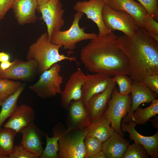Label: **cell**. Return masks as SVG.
<instances>
[{"label":"cell","mask_w":158,"mask_h":158,"mask_svg":"<svg viewBox=\"0 0 158 158\" xmlns=\"http://www.w3.org/2000/svg\"><path fill=\"white\" fill-rule=\"evenodd\" d=\"M84 13L77 11L73 16V19L70 28L67 30H61L54 32L51 36V41L53 44L63 47L65 49L74 50L77 43L83 40H92L97 36L95 33L85 32V28H80L79 25L80 20Z\"/></svg>","instance_id":"cell-5"},{"label":"cell","mask_w":158,"mask_h":158,"mask_svg":"<svg viewBox=\"0 0 158 158\" xmlns=\"http://www.w3.org/2000/svg\"><path fill=\"white\" fill-rule=\"evenodd\" d=\"M15 0H0V21L3 19L9 10L12 9Z\"/></svg>","instance_id":"cell-36"},{"label":"cell","mask_w":158,"mask_h":158,"mask_svg":"<svg viewBox=\"0 0 158 158\" xmlns=\"http://www.w3.org/2000/svg\"><path fill=\"white\" fill-rule=\"evenodd\" d=\"M111 122L103 115L91 122L88 127V131L85 138L95 137L102 143L107 140L114 132L111 126Z\"/></svg>","instance_id":"cell-23"},{"label":"cell","mask_w":158,"mask_h":158,"mask_svg":"<svg viewBox=\"0 0 158 158\" xmlns=\"http://www.w3.org/2000/svg\"><path fill=\"white\" fill-rule=\"evenodd\" d=\"M44 136L46 139V146L39 158H58L59 136L53 135L52 137H50L48 134L46 133Z\"/></svg>","instance_id":"cell-27"},{"label":"cell","mask_w":158,"mask_h":158,"mask_svg":"<svg viewBox=\"0 0 158 158\" xmlns=\"http://www.w3.org/2000/svg\"><path fill=\"white\" fill-rule=\"evenodd\" d=\"M2 103H3L2 102L0 101V106L1 105V104Z\"/></svg>","instance_id":"cell-43"},{"label":"cell","mask_w":158,"mask_h":158,"mask_svg":"<svg viewBox=\"0 0 158 158\" xmlns=\"http://www.w3.org/2000/svg\"><path fill=\"white\" fill-rule=\"evenodd\" d=\"M68 110V128L73 130L79 131L90 125V114L81 99L71 101Z\"/></svg>","instance_id":"cell-14"},{"label":"cell","mask_w":158,"mask_h":158,"mask_svg":"<svg viewBox=\"0 0 158 158\" xmlns=\"http://www.w3.org/2000/svg\"><path fill=\"white\" fill-rule=\"evenodd\" d=\"M62 47L52 43L47 32L42 34L36 41L29 47L27 60L34 59L38 65L37 72L41 74L53 64L65 60L78 63L76 58L60 54L59 50Z\"/></svg>","instance_id":"cell-3"},{"label":"cell","mask_w":158,"mask_h":158,"mask_svg":"<svg viewBox=\"0 0 158 158\" xmlns=\"http://www.w3.org/2000/svg\"><path fill=\"white\" fill-rule=\"evenodd\" d=\"M102 17L106 27L111 32L118 30L125 35L130 36L140 28L129 14L123 11L113 9L107 4L103 8Z\"/></svg>","instance_id":"cell-8"},{"label":"cell","mask_w":158,"mask_h":158,"mask_svg":"<svg viewBox=\"0 0 158 158\" xmlns=\"http://www.w3.org/2000/svg\"><path fill=\"white\" fill-rule=\"evenodd\" d=\"M112 78L103 74L86 75L82 89L81 100L84 104L93 96L104 90Z\"/></svg>","instance_id":"cell-18"},{"label":"cell","mask_w":158,"mask_h":158,"mask_svg":"<svg viewBox=\"0 0 158 158\" xmlns=\"http://www.w3.org/2000/svg\"><path fill=\"white\" fill-rule=\"evenodd\" d=\"M107 4L113 9L128 13L134 18L140 28H143V21L147 13L140 3L134 0H107Z\"/></svg>","instance_id":"cell-21"},{"label":"cell","mask_w":158,"mask_h":158,"mask_svg":"<svg viewBox=\"0 0 158 158\" xmlns=\"http://www.w3.org/2000/svg\"><path fill=\"white\" fill-rule=\"evenodd\" d=\"M91 158H107L106 157L104 152L101 150L99 152H97L94 155H93Z\"/></svg>","instance_id":"cell-39"},{"label":"cell","mask_w":158,"mask_h":158,"mask_svg":"<svg viewBox=\"0 0 158 158\" xmlns=\"http://www.w3.org/2000/svg\"><path fill=\"white\" fill-rule=\"evenodd\" d=\"M10 58V56L7 53L0 52V62L9 61Z\"/></svg>","instance_id":"cell-37"},{"label":"cell","mask_w":158,"mask_h":158,"mask_svg":"<svg viewBox=\"0 0 158 158\" xmlns=\"http://www.w3.org/2000/svg\"><path fill=\"white\" fill-rule=\"evenodd\" d=\"M22 134L20 145L31 153L40 157L43 151L42 141L45 133L34 123L23 128L20 132Z\"/></svg>","instance_id":"cell-16"},{"label":"cell","mask_w":158,"mask_h":158,"mask_svg":"<svg viewBox=\"0 0 158 158\" xmlns=\"http://www.w3.org/2000/svg\"><path fill=\"white\" fill-rule=\"evenodd\" d=\"M131 105V96L121 95L115 87L107 103V107L103 115L111 122L114 131L124 136L121 128L122 119L129 112Z\"/></svg>","instance_id":"cell-7"},{"label":"cell","mask_w":158,"mask_h":158,"mask_svg":"<svg viewBox=\"0 0 158 158\" xmlns=\"http://www.w3.org/2000/svg\"><path fill=\"white\" fill-rule=\"evenodd\" d=\"M62 6L60 0H50L44 4L38 5L37 9L41 14L46 24L50 40L53 33L61 30L64 25L63 16L65 10Z\"/></svg>","instance_id":"cell-9"},{"label":"cell","mask_w":158,"mask_h":158,"mask_svg":"<svg viewBox=\"0 0 158 158\" xmlns=\"http://www.w3.org/2000/svg\"><path fill=\"white\" fill-rule=\"evenodd\" d=\"M12 62L9 61L0 62V69L2 70H5L8 68L11 65Z\"/></svg>","instance_id":"cell-38"},{"label":"cell","mask_w":158,"mask_h":158,"mask_svg":"<svg viewBox=\"0 0 158 158\" xmlns=\"http://www.w3.org/2000/svg\"><path fill=\"white\" fill-rule=\"evenodd\" d=\"M35 118V113L32 108L22 104L18 106L4 126L5 128L13 130L18 133L23 128L34 123Z\"/></svg>","instance_id":"cell-20"},{"label":"cell","mask_w":158,"mask_h":158,"mask_svg":"<svg viewBox=\"0 0 158 158\" xmlns=\"http://www.w3.org/2000/svg\"><path fill=\"white\" fill-rule=\"evenodd\" d=\"M143 28L147 31L158 34V23L147 13L143 21Z\"/></svg>","instance_id":"cell-35"},{"label":"cell","mask_w":158,"mask_h":158,"mask_svg":"<svg viewBox=\"0 0 158 158\" xmlns=\"http://www.w3.org/2000/svg\"><path fill=\"white\" fill-rule=\"evenodd\" d=\"M23 84L19 81L0 78V101L3 102L14 93Z\"/></svg>","instance_id":"cell-28"},{"label":"cell","mask_w":158,"mask_h":158,"mask_svg":"<svg viewBox=\"0 0 158 158\" xmlns=\"http://www.w3.org/2000/svg\"><path fill=\"white\" fill-rule=\"evenodd\" d=\"M35 155L31 153L21 146H14L12 152L8 156V158H37Z\"/></svg>","instance_id":"cell-33"},{"label":"cell","mask_w":158,"mask_h":158,"mask_svg":"<svg viewBox=\"0 0 158 158\" xmlns=\"http://www.w3.org/2000/svg\"><path fill=\"white\" fill-rule=\"evenodd\" d=\"M130 93L131 94L130 109L121 123H127L133 121V113L140 105L143 103H149L158 97V94L152 91L142 81H132Z\"/></svg>","instance_id":"cell-13"},{"label":"cell","mask_w":158,"mask_h":158,"mask_svg":"<svg viewBox=\"0 0 158 158\" xmlns=\"http://www.w3.org/2000/svg\"><path fill=\"white\" fill-rule=\"evenodd\" d=\"M144 7L147 13L158 20V0H137Z\"/></svg>","instance_id":"cell-32"},{"label":"cell","mask_w":158,"mask_h":158,"mask_svg":"<svg viewBox=\"0 0 158 158\" xmlns=\"http://www.w3.org/2000/svg\"><path fill=\"white\" fill-rule=\"evenodd\" d=\"M80 59L91 73L111 77L130 74L127 57L119 46L117 36L112 32L91 40L81 50Z\"/></svg>","instance_id":"cell-1"},{"label":"cell","mask_w":158,"mask_h":158,"mask_svg":"<svg viewBox=\"0 0 158 158\" xmlns=\"http://www.w3.org/2000/svg\"><path fill=\"white\" fill-rule=\"evenodd\" d=\"M147 32L152 38L158 42V34L151 32Z\"/></svg>","instance_id":"cell-40"},{"label":"cell","mask_w":158,"mask_h":158,"mask_svg":"<svg viewBox=\"0 0 158 158\" xmlns=\"http://www.w3.org/2000/svg\"><path fill=\"white\" fill-rule=\"evenodd\" d=\"M117 41L128 59L132 80L142 81L158 73V42L145 29L139 28L131 35L117 36Z\"/></svg>","instance_id":"cell-2"},{"label":"cell","mask_w":158,"mask_h":158,"mask_svg":"<svg viewBox=\"0 0 158 158\" xmlns=\"http://www.w3.org/2000/svg\"><path fill=\"white\" fill-rule=\"evenodd\" d=\"M116 84L112 78V80L104 90L93 96L85 104L90 114L91 122L103 115Z\"/></svg>","instance_id":"cell-17"},{"label":"cell","mask_w":158,"mask_h":158,"mask_svg":"<svg viewBox=\"0 0 158 158\" xmlns=\"http://www.w3.org/2000/svg\"><path fill=\"white\" fill-rule=\"evenodd\" d=\"M106 4L102 0H89L77 1L73 9L85 14L97 25L99 31L97 36H101L112 32L108 30L104 23L102 17L103 8Z\"/></svg>","instance_id":"cell-11"},{"label":"cell","mask_w":158,"mask_h":158,"mask_svg":"<svg viewBox=\"0 0 158 158\" xmlns=\"http://www.w3.org/2000/svg\"><path fill=\"white\" fill-rule=\"evenodd\" d=\"M37 69V64L34 59L24 61L16 58L8 68L5 70L0 69V78L28 81L35 77Z\"/></svg>","instance_id":"cell-10"},{"label":"cell","mask_w":158,"mask_h":158,"mask_svg":"<svg viewBox=\"0 0 158 158\" xmlns=\"http://www.w3.org/2000/svg\"><path fill=\"white\" fill-rule=\"evenodd\" d=\"M149 157L142 145L134 142L128 145L122 158H147Z\"/></svg>","instance_id":"cell-31"},{"label":"cell","mask_w":158,"mask_h":158,"mask_svg":"<svg viewBox=\"0 0 158 158\" xmlns=\"http://www.w3.org/2000/svg\"><path fill=\"white\" fill-rule=\"evenodd\" d=\"M60 65L57 63L42 73L38 81L30 85L29 88L39 97L46 99L53 97L62 92L61 84L63 77L59 74Z\"/></svg>","instance_id":"cell-6"},{"label":"cell","mask_w":158,"mask_h":158,"mask_svg":"<svg viewBox=\"0 0 158 158\" xmlns=\"http://www.w3.org/2000/svg\"><path fill=\"white\" fill-rule=\"evenodd\" d=\"M103 0L105 2V3L106 4H107V0Z\"/></svg>","instance_id":"cell-42"},{"label":"cell","mask_w":158,"mask_h":158,"mask_svg":"<svg viewBox=\"0 0 158 158\" xmlns=\"http://www.w3.org/2000/svg\"><path fill=\"white\" fill-rule=\"evenodd\" d=\"M38 6L36 0H15L12 9L18 24L23 25L35 23L37 20L36 11Z\"/></svg>","instance_id":"cell-19"},{"label":"cell","mask_w":158,"mask_h":158,"mask_svg":"<svg viewBox=\"0 0 158 158\" xmlns=\"http://www.w3.org/2000/svg\"><path fill=\"white\" fill-rule=\"evenodd\" d=\"M128 75L119 74L112 78L113 80L118 87L119 93L123 95H128L130 93L132 85V80Z\"/></svg>","instance_id":"cell-30"},{"label":"cell","mask_w":158,"mask_h":158,"mask_svg":"<svg viewBox=\"0 0 158 158\" xmlns=\"http://www.w3.org/2000/svg\"><path fill=\"white\" fill-rule=\"evenodd\" d=\"M136 125L131 121L127 123H121L122 131L128 132L129 139L134 142L142 145L145 148L149 156L152 158L158 157V131L150 136H145L138 133L135 129Z\"/></svg>","instance_id":"cell-15"},{"label":"cell","mask_w":158,"mask_h":158,"mask_svg":"<svg viewBox=\"0 0 158 158\" xmlns=\"http://www.w3.org/2000/svg\"><path fill=\"white\" fill-rule=\"evenodd\" d=\"M88 131V127L79 131L66 128L59 123L53 128V135L59 136L58 158H85L84 140Z\"/></svg>","instance_id":"cell-4"},{"label":"cell","mask_w":158,"mask_h":158,"mask_svg":"<svg viewBox=\"0 0 158 158\" xmlns=\"http://www.w3.org/2000/svg\"><path fill=\"white\" fill-rule=\"evenodd\" d=\"M123 136L114 131L107 140L102 143L101 150L107 158H122L129 142Z\"/></svg>","instance_id":"cell-22"},{"label":"cell","mask_w":158,"mask_h":158,"mask_svg":"<svg viewBox=\"0 0 158 158\" xmlns=\"http://www.w3.org/2000/svg\"><path fill=\"white\" fill-rule=\"evenodd\" d=\"M38 5H40L43 4H44L47 2H48L50 0H36Z\"/></svg>","instance_id":"cell-41"},{"label":"cell","mask_w":158,"mask_h":158,"mask_svg":"<svg viewBox=\"0 0 158 158\" xmlns=\"http://www.w3.org/2000/svg\"><path fill=\"white\" fill-rule=\"evenodd\" d=\"M24 85L23 84L2 103L0 112V128L5 120L12 115L17 107L18 99L24 90Z\"/></svg>","instance_id":"cell-24"},{"label":"cell","mask_w":158,"mask_h":158,"mask_svg":"<svg viewBox=\"0 0 158 158\" xmlns=\"http://www.w3.org/2000/svg\"><path fill=\"white\" fill-rule=\"evenodd\" d=\"M102 143L95 137L85 138L84 140L85 158H91L95 154L101 150Z\"/></svg>","instance_id":"cell-29"},{"label":"cell","mask_w":158,"mask_h":158,"mask_svg":"<svg viewBox=\"0 0 158 158\" xmlns=\"http://www.w3.org/2000/svg\"><path fill=\"white\" fill-rule=\"evenodd\" d=\"M17 133L11 129L0 128V158H8L14 147V139Z\"/></svg>","instance_id":"cell-25"},{"label":"cell","mask_w":158,"mask_h":158,"mask_svg":"<svg viewBox=\"0 0 158 158\" xmlns=\"http://www.w3.org/2000/svg\"><path fill=\"white\" fill-rule=\"evenodd\" d=\"M86 75L78 68L70 76L61 94V103L63 108L68 109L71 101L81 99L82 87Z\"/></svg>","instance_id":"cell-12"},{"label":"cell","mask_w":158,"mask_h":158,"mask_svg":"<svg viewBox=\"0 0 158 158\" xmlns=\"http://www.w3.org/2000/svg\"><path fill=\"white\" fill-rule=\"evenodd\" d=\"M158 113V99H156L152 101L150 106L145 108L138 107L133 113V121L136 125H143Z\"/></svg>","instance_id":"cell-26"},{"label":"cell","mask_w":158,"mask_h":158,"mask_svg":"<svg viewBox=\"0 0 158 158\" xmlns=\"http://www.w3.org/2000/svg\"><path fill=\"white\" fill-rule=\"evenodd\" d=\"M142 82L152 91L158 94V73L148 75Z\"/></svg>","instance_id":"cell-34"}]
</instances>
